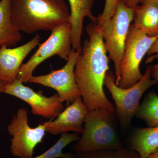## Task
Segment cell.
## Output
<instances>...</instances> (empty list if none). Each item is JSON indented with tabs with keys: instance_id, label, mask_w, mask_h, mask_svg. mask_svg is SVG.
Listing matches in <instances>:
<instances>
[{
	"instance_id": "obj_21",
	"label": "cell",
	"mask_w": 158,
	"mask_h": 158,
	"mask_svg": "<svg viewBox=\"0 0 158 158\" xmlns=\"http://www.w3.org/2000/svg\"><path fill=\"white\" fill-rule=\"evenodd\" d=\"M147 55L148 57L146 59L145 64H148L155 59H158V38L156 40L150 48Z\"/></svg>"
},
{
	"instance_id": "obj_18",
	"label": "cell",
	"mask_w": 158,
	"mask_h": 158,
	"mask_svg": "<svg viewBox=\"0 0 158 158\" xmlns=\"http://www.w3.org/2000/svg\"><path fill=\"white\" fill-rule=\"evenodd\" d=\"M80 138V134L78 133H62L58 141L49 149L37 156L31 158H74V154L64 153L63 150L69 144L77 141Z\"/></svg>"
},
{
	"instance_id": "obj_9",
	"label": "cell",
	"mask_w": 158,
	"mask_h": 158,
	"mask_svg": "<svg viewBox=\"0 0 158 158\" xmlns=\"http://www.w3.org/2000/svg\"><path fill=\"white\" fill-rule=\"evenodd\" d=\"M80 51L72 49L66 64L59 70L52 69L47 74L32 76L29 82L39 84L56 90L62 102L72 103L81 97L74 74V68Z\"/></svg>"
},
{
	"instance_id": "obj_19",
	"label": "cell",
	"mask_w": 158,
	"mask_h": 158,
	"mask_svg": "<svg viewBox=\"0 0 158 158\" xmlns=\"http://www.w3.org/2000/svg\"><path fill=\"white\" fill-rule=\"evenodd\" d=\"M74 158H141L138 153L129 148L106 149L75 153Z\"/></svg>"
},
{
	"instance_id": "obj_14",
	"label": "cell",
	"mask_w": 158,
	"mask_h": 158,
	"mask_svg": "<svg viewBox=\"0 0 158 158\" xmlns=\"http://www.w3.org/2000/svg\"><path fill=\"white\" fill-rule=\"evenodd\" d=\"M128 144L129 148L136 152L141 158H147L158 148V126L136 128Z\"/></svg>"
},
{
	"instance_id": "obj_1",
	"label": "cell",
	"mask_w": 158,
	"mask_h": 158,
	"mask_svg": "<svg viewBox=\"0 0 158 158\" xmlns=\"http://www.w3.org/2000/svg\"><path fill=\"white\" fill-rule=\"evenodd\" d=\"M89 38L84 42L74 68L76 81L83 102L88 110L102 109L116 113L115 106L108 100L103 90L110 59L97 23L86 27Z\"/></svg>"
},
{
	"instance_id": "obj_5",
	"label": "cell",
	"mask_w": 158,
	"mask_h": 158,
	"mask_svg": "<svg viewBox=\"0 0 158 158\" xmlns=\"http://www.w3.org/2000/svg\"><path fill=\"white\" fill-rule=\"evenodd\" d=\"M134 9L127 7L119 0L113 16L99 27L105 49L114 63L116 84L120 80V68L127 37L133 21Z\"/></svg>"
},
{
	"instance_id": "obj_22",
	"label": "cell",
	"mask_w": 158,
	"mask_h": 158,
	"mask_svg": "<svg viewBox=\"0 0 158 158\" xmlns=\"http://www.w3.org/2000/svg\"><path fill=\"white\" fill-rule=\"evenodd\" d=\"M151 76L156 85L158 84V64L152 65Z\"/></svg>"
},
{
	"instance_id": "obj_2",
	"label": "cell",
	"mask_w": 158,
	"mask_h": 158,
	"mask_svg": "<svg viewBox=\"0 0 158 158\" xmlns=\"http://www.w3.org/2000/svg\"><path fill=\"white\" fill-rule=\"evenodd\" d=\"M10 9L15 27L28 34L52 31L70 19L64 0H10Z\"/></svg>"
},
{
	"instance_id": "obj_10",
	"label": "cell",
	"mask_w": 158,
	"mask_h": 158,
	"mask_svg": "<svg viewBox=\"0 0 158 158\" xmlns=\"http://www.w3.org/2000/svg\"><path fill=\"white\" fill-rule=\"evenodd\" d=\"M3 93L15 97L27 103L34 115L51 120L56 117L64 109L58 94L48 97L44 95L41 90L34 91L23 85V82L18 79L11 84L5 85Z\"/></svg>"
},
{
	"instance_id": "obj_11",
	"label": "cell",
	"mask_w": 158,
	"mask_h": 158,
	"mask_svg": "<svg viewBox=\"0 0 158 158\" xmlns=\"http://www.w3.org/2000/svg\"><path fill=\"white\" fill-rule=\"evenodd\" d=\"M88 111L82 97H80L59 113L56 119L44 122L42 124L45 127L46 132L55 135L69 132L81 135Z\"/></svg>"
},
{
	"instance_id": "obj_16",
	"label": "cell",
	"mask_w": 158,
	"mask_h": 158,
	"mask_svg": "<svg viewBox=\"0 0 158 158\" xmlns=\"http://www.w3.org/2000/svg\"><path fill=\"white\" fill-rule=\"evenodd\" d=\"M22 38L20 31L15 28L11 20L10 0H1L0 48L16 45Z\"/></svg>"
},
{
	"instance_id": "obj_13",
	"label": "cell",
	"mask_w": 158,
	"mask_h": 158,
	"mask_svg": "<svg viewBox=\"0 0 158 158\" xmlns=\"http://www.w3.org/2000/svg\"><path fill=\"white\" fill-rule=\"evenodd\" d=\"M95 0H69L70 6L72 47L75 51L81 48V36L83 21L87 17L91 22L97 23L98 18L92 14V9Z\"/></svg>"
},
{
	"instance_id": "obj_26",
	"label": "cell",
	"mask_w": 158,
	"mask_h": 158,
	"mask_svg": "<svg viewBox=\"0 0 158 158\" xmlns=\"http://www.w3.org/2000/svg\"><path fill=\"white\" fill-rule=\"evenodd\" d=\"M5 85L6 84L0 80V93H3Z\"/></svg>"
},
{
	"instance_id": "obj_15",
	"label": "cell",
	"mask_w": 158,
	"mask_h": 158,
	"mask_svg": "<svg viewBox=\"0 0 158 158\" xmlns=\"http://www.w3.org/2000/svg\"><path fill=\"white\" fill-rule=\"evenodd\" d=\"M134 9L133 25L149 37L158 36V3L141 4Z\"/></svg>"
},
{
	"instance_id": "obj_12",
	"label": "cell",
	"mask_w": 158,
	"mask_h": 158,
	"mask_svg": "<svg viewBox=\"0 0 158 158\" xmlns=\"http://www.w3.org/2000/svg\"><path fill=\"white\" fill-rule=\"evenodd\" d=\"M40 36L36 34L31 40L15 48L7 46L0 48V80L6 85L13 83L24 59L32 50L39 44Z\"/></svg>"
},
{
	"instance_id": "obj_20",
	"label": "cell",
	"mask_w": 158,
	"mask_h": 158,
	"mask_svg": "<svg viewBox=\"0 0 158 158\" xmlns=\"http://www.w3.org/2000/svg\"><path fill=\"white\" fill-rule=\"evenodd\" d=\"M119 0H106L104 9L98 18L97 25L99 27L104 25L113 16Z\"/></svg>"
},
{
	"instance_id": "obj_25",
	"label": "cell",
	"mask_w": 158,
	"mask_h": 158,
	"mask_svg": "<svg viewBox=\"0 0 158 158\" xmlns=\"http://www.w3.org/2000/svg\"><path fill=\"white\" fill-rule=\"evenodd\" d=\"M147 158H158V148L151 154Z\"/></svg>"
},
{
	"instance_id": "obj_8",
	"label": "cell",
	"mask_w": 158,
	"mask_h": 158,
	"mask_svg": "<svg viewBox=\"0 0 158 158\" xmlns=\"http://www.w3.org/2000/svg\"><path fill=\"white\" fill-rule=\"evenodd\" d=\"M28 112L24 108L19 109L13 115L7 131L12 137L10 152L18 158H31L37 144L45 135V127L41 123L37 127L29 126Z\"/></svg>"
},
{
	"instance_id": "obj_4",
	"label": "cell",
	"mask_w": 158,
	"mask_h": 158,
	"mask_svg": "<svg viewBox=\"0 0 158 158\" xmlns=\"http://www.w3.org/2000/svg\"><path fill=\"white\" fill-rule=\"evenodd\" d=\"M152 65L147 66L144 74L137 83L127 88L118 87L116 83V76L111 71L106 74L104 85L111 93L115 104L117 119L122 127L130 126L145 91L156 85L151 76Z\"/></svg>"
},
{
	"instance_id": "obj_3",
	"label": "cell",
	"mask_w": 158,
	"mask_h": 158,
	"mask_svg": "<svg viewBox=\"0 0 158 158\" xmlns=\"http://www.w3.org/2000/svg\"><path fill=\"white\" fill-rule=\"evenodd\" d=\"M116 113L102 109L88 111L84 131L71 148L75 153L125 148L118 135Z\"/></svg>"
},
{
	"instance_id": "obj_7",
	"label": "cell",
	"mask_w": 158,
	"mask_h": 158,
	"mask_svg": "<svg viewBox=\"0 0 158 158\" xmlns=\"http://www.w3.org/2000/svg\"><path fill=\"white\" fill-rule=\"evenodd\" d=\"M51 35L26 63L21 66L17 79L23 83L29 82L36 67L44 60L53 56H59L67 61L72 49L71 24L66 22L52 30Z\"/></svg>"
},
{
	"instance_id": "obj_24",
	"label": "cell",
	"mask_w": 158,
	"mask_h": 158,
	"mask_svg": "<svg viewBox=\"0 0 158 158\" xmlns=\"http://www.w3.org/2000/svg\"><path fill=\"white\" fill-rule=\"evenodd\" d=\"M139 3L141 4H145L147 3H158V0H139Z\"/></svg>"
},
{
	"instance_id": "obj_6",
	"label": "cell",
	"mask_w": 158,
	"mask_h": 158,
	"mask_svg": "<svg viewBox=\"0 0 158 158\" xmlns=\"http://www.w3.org/2000/svg\"><path fill=\"white\" fill-rule=\"evenodd\" d=\"M158 36L151 37L132 24L128 33L120 72V80L116 85L123 88L134 86L142 78L140 69L142 59Z\"/></svg>"
},
{
	"instance_id": "obj_23",
	"label": "cell",
	"mask_w": 158,
	"mask_h": 158,
	"mask_svg": "<svg viewBox=\"0 0 158 158\" xmlns=\"http://www.w3.org/2000/svg\"><path fill=\"white\" fill-rule=\"evenodd\" d=\"M125 5L130 8H134L139 5V0H120Z\"/></svg>"
},
{
	"instance_id": "obj_17",
	"label": "cell",
	"mask_w": 158,
	"mask_h": 158,
	"mask_svg": "<svg viewBox=\"0 0 158 158\" xmlns=\"http://www.w3.org/2000/svg\"><path fill=\"white\" fill-rule=\"evenodd\" d=\"M135 116L144 121L148 127L158 126V95L155 92L150 91L147 94Z\"/></svg>"
}]
</instances>
